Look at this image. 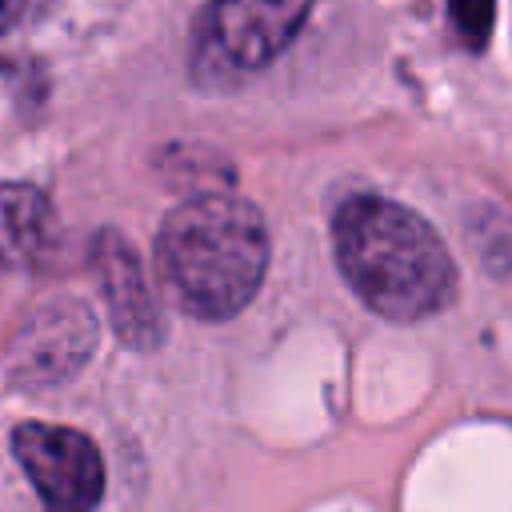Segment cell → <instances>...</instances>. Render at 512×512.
Segmentation results:
<instances>
[{
	"label": "cell",
	"mask_w": 512,
	"mask_h": 512,
	"mask_svg": "<svg viewBox=\"0 0 512 512\" xmlns=\"http://www.w3.org/2000/svg\"><path fill=\"white\" fill-rule=\"evenodd\" d=\"M156 268L172 300L196 320L236 316L268 268L260 212L228 192L192 196L168 212L156 236Z\"/></svg>",
	"instance_id": "7a4b0ae2"
},
{
	"label": "cell",
	"mask_w": 512,
	"mask_h": 512,
	"mask_svg": "<svg viewBox=\"0 0 512 512\" xmlns=\"http://www.w3.org/2000/svg\"><path fill=\"white\" fill-rule=\"evenodd\" d=\"M52 244V204L32 184H0V264L36 268Z\"/></svg>",
	"instance_id": "52a82bcc"
},
{
	"label": "cell",
	"mask_w": 512,
	"mask_h": 512,
	"mask_svg": "<svg viewBox=\"0 0 512 512\" xmlns=\"http://www.w3.org/2000/svg\"><path fill=\"white\" fill-rule=\"evenodd\" d=\"M92 264H96L104 304L112 312L120 340H128L136 348H152L160 340V312H156V300L144 284V272H140L132 244L120 232H100L92 244Z\"/></svg>",
	"instance_id": "8992f818"
},
{
	"label": "cell",
	"mask_w": 512,
	"mask_h": 512,
	"mask_svg": "<svg viewBox=\"0 0 512 512\" xmlns=\"http://www.w3.org/2000/svg\"><path fill=\"white\" fill-rule=\"evenodd\" d=\"M448 16L456 36L468 48H484L492 36V16H496V0H448Z\"/></svg>",
	"instance_id": "ba28073f"
},
{
	"label": "cell",
	"mask_w": 512,
	"mask_h": 512,
	"mask_svg": "<svg viewBox=\"0 0 512 512\" xmlns=\"http://www.w3.org/2000/svg\"><path fill=\"white\" fill-rule=\"evenodd\" d=\"M24 4H28V0H0V32L16 24V16L24 12Z\"/></svg>",
	"instance_id": "9c48e42d"
},
{
	"label": "cell",
	"mask_w": 512,
	"mask_h": 512,
	"mask_svg": "<svg viewBox=\"0 0 512 512\" xmlns=\"http://www.w3.org/2000/svg\"><path fill=\"white\" fill-rule=\"evenodd\" d=\"M12 452L36 484L44 512H92L104 492V464L96 444L76 428L20 424Z\"/></svg>",
	"instance_id": "3957f363"
},
{
	"label": "cell",
	"mask_w": 512,
	"mask_h": 512,
	"mask_svg": "<svg viewBox=\"0 0 512 512\" xmlns=\"http://www.w3.org/2000/svg\"><path fill=\"white\" fill-rule=\"evenodd\" d=\"M332 248L352 292L384 320H424L456 292V264L432 224L384 196H352L336 208Z\"/></svg>",
	"instance_id": "6da1fadb"
},
{
	"label": "cell",
	"mask_w": 512,
	"mask_h": 512,
	"mask_svg": "<svg viewBox=\"0 0 512 512\" xmlns=\"http://www.w3.org/2000/svg\"><path fill=\"white\" fill-rule=\"evenodd\" d=\"M312 0H212L208 36L232 68H264L300 32Z\"/></svg>",
	"instance_id": "277c9868"
},
{
	"label": "cell",
	"mask_w": 512,
	"mask_h": 512,
	"mask_svg": "<svg viewBox=\"0 0 512 512\" xmlns=\"http://www.w3.org/2000/svg\"><path fill=\"white\" fill-rule=\"evenodd\" d=\"M92 344H96V324L84 304L76 300L48 304L12 344V372L24 384H56L88 360Z\"/></svg>",
	"instance_id": "5b68a950"
}]
</instances>
